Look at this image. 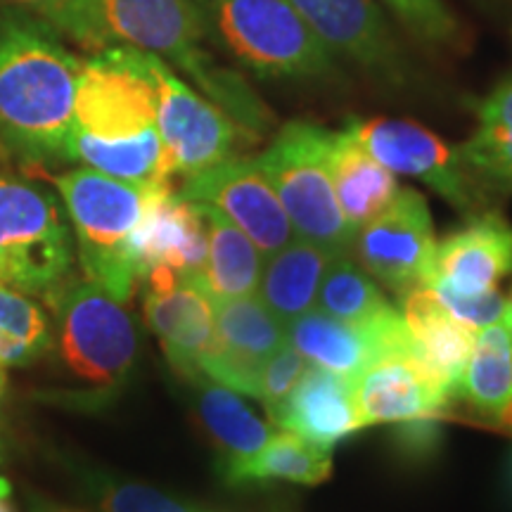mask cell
Returning <instances> with one entry per match:
<instances>
[{"label":"cell","instance_id":"1","mask_svg":"<svg viewBox=\"0 0 512 512\" xmlns=\"http://www.w3.org/2000/svg\"><path fill=\"white\" fill-rule=\"evenodd\" d=\"M81 67L50 24L0 10V150L24 169L67 162Z\"/></svg>","mask_w":512,"mask_h":512},{"label":"cell","instance_id":"2","mask_svg":"<svg viewBox=\"0 0 512 512\" xmlns=\"http://www.w3.org/2000/svg\"><path fill=\"white\" fill-rule=\"evenodd\" d=\"M79 19L81 48L98 53L110 46H131L157 55L190 76L204 98L252 136L271 131L273 112L266 102L207 48V31L192 0H79Z\"/></svg>","mask_w":512,"mask_h":512},{"label":"cell","instance_id":"3","mask_svg":"<svg viewBox=\"0 0 512 512\" xmlns=\"http://www.w3.org/2000/svg\"><path fill=\"white\" fill-rule=\"evenodd\" d=\"M211 46L259 79L313 81L337 74L335 50L287 0H192Z\"/></svg>","mask_w":512,"mask_h":512},{"label":"cell","instance_id":"4","mask_svg":"<svg viewBox=\"0 0 512 512\" xmlns=\"http://www.w3.org/2000/svg\"><path fill=\"white\" fill-rule=\"evenodd\" d=\"M46 302L55 316L53 347L64 373L81 384L76 401L112 399L138 358L133 313L91 278H69Z\"/></svg>","mask_w":512,"mask_h":512},{"label":"cell","instance_id":"5","mask_svg":"<svg viewBox=\"0 0 512 512\" xmlns=\"http://www.w3.org/2000/svg\"><path fill=\"white\" fill-rule=\"evenodd\" d=\"M48 181L62 197L86 278L124 304L131 302L140 283L131 256V235L143 216L147 192L155 185L121 181L91 166L48 176Z\"/></svg>","mask_w":512,"mask_h":512},{"label":"cell","instance_id":"6","mask_svg":"<svg viewBox=\"0 0 512 512\" xmlns=\"http://www.w3.org/2000/svg\"><path fill=\"white\" fill-rule=\"evenodd\" d=\"M330 133L309 121H290L254 162L273 185L299 240L330 249L332 254H349L356 235L332 188Z\"/></svg>","mask_w":512,"mask_h":512},{"label":"cell","instance_id":"7","mask_svg":"<svg viewBox=\"0 0 512 512\" xmlns=\"http://www.w3.org/2000/svg\"><path fill=\"white\" fill-rule=\"evenodd\" d=\"M67 211L48 190L0 174V283L48 299L74 278Z\"/></svg>","mask_w":512,"mask_h":512},{"label":"cell","instance_id":"8","mask_svg":"<svg viewBox=\"0 0 512 512\" xmlns=\"http://www.w3.org/2000/svg\"><path fill=\"white\" fill-rule=\"evenodd\" d=\"M157 55L110 46L83 62L72 133L95 143H126L157 128Z\"/></svg>","mask_w":512,"mask_h":512},{"label":"cell","instance_id":"9","mask_svg":"<svg viewBox=\"0 0 512 512\" xmlns=\"http://www.w3.org/2000/svg\"><path fill=\"white\" fill-rule=\"evenodd\" d=\"M347 128L392 174L418 178L467 216L489 209V195L467 171L458 147L446 145L430 128L408 119H356Z\"/></svg>","mask_w":512,"mask_h":512},{"label":"cell","instance_id":"10","mask_svg":"<svg viewBox=\"0 0 512 512\" xmlns=\"http://www.w3.org/2000/svg\"><path fill=\"white\" fill-rule=\"evenodd\" d=\"M155 74L159 86L157 128L174 176L200 174L238 157L242 145L254 143L256 136L230 119L219 105L192 91L159 57Z\"/></svg>","mask_w":512,"mask_h":512},{"label":"cell","instance_id":"11","mask_svg":"<svg viewBox=\"0 0 512 512\" xmlns=\"http://www.w3.org/2000/svg\"><path fill=\"white\" fill-rule=\"evenodd\" d=\"M358 264L394 292L430 285L437 240L427 200L413 188H401L380 216L358 230Z\"/></svg>","mask_w":512,"mask_h":512},{"label":"cell","instance_id":"12","mask_svg":"<svg viewBox=\"0 0 512 512\" xmlns=\"http://www.w3.org/2000/svg\"><path fill=\"white\" fill-rule=\"evenodd\" d=\"M287 339L311 366L356 380L363 370L392 356H413V337L401 311L389 306L368 323H349L311 311L285 325Z\"/></svg>","mask_w":512,"mask_h":512},{"label":"cell","instance_id":"13","mask_svg":"<svg viewBox=\"0 0 512 512\" xmlns=\"http://www.w3.org/2000/svg\"><path fill=\"white\" fill-rule=\"evenodd\" d=\"M178 195L188 202L207 204L226 216L266 259L297 238L273 185L249 157L226 159L188 176Z\"/></svg>","mask_w":512,"mask_h":512},{"label":"cell","instance_id":"14","mask_svg":"<svg viewBox=\"0 0 512 512\" xmlns=\"http://www.w3.org/2000/svg\"><path fill=\"white\" fill-rule=\"evenodd\" d=\"M145 320L162 344L166 361L185 380L202 377V361L214 344V299L202 280L178 278L166 268L145 275Z\"/></svg>","mask_w":512,"mask_h":512},{"label":"cell","instance_id":"15","mask_svg":"<svg viewBox=\"0 0 512 512\" xmlns=\"http://www.w3.org/2000/svg\"><path fill=\"white\" fill-rule=\"evenodd\" d=\"M285 342V323L259 294L214 302V344L202 361V377L256 396L261 363Z\"/></svg>","mask_w":512,"mask_h":512},{"label":"cell","instance_id":"16","mask_svg":"<svg viewBox=\"0 0 512 512\" xmlns=\"http://www.w3.org/2000/svg\"><path fill=\"white\" fill-rule=\"evenodd\" d=\"M131 256L140 280L155 268H166L178 278L202 280L207 226L200 207L171 185L150 188L143 216L131 235Z\"/></svg>","mask_w":512,"mask_h":512},{"label":"cell","instance_id":"17","mask_svg":"<svg viewBox=\"0 0 512 512\" xmlns=\"http://www.w3.org/2000/svg\"><path fill=\"white\" fill-rule=\"evenodd\" d=\"M335 53L384 81L403 79V57L373 0H287Z\"/></svg>","mask_w":512,"mask_h":512},{"label":"cell","instance_id":"18","mask_svg":"<svg viewBox=\"0 0 512 512\" xmlns=\"http://www.w3.org/2000/svg\"><path fill=\"white\" fill-rule=\"evenodd\" d=\"M399 299L401 316L413 337V361L448 399H458L460 382L479 330L453 318L439 302L432 285L403 290Z\"/></svg>","mask_w":512,"mask_h":512},{"label":"cell","instance_id":"19","mask_svg":"<svg viewBox=\"0 0 512 512\" xmlns=\"http://www.w3.org/2000/svg\"><path fill=\"white\" fill-rule=\"evenodd\" d=\"M510 273V221L494 209H484L439 242L430 283H441L463 294H479L498 290V283Z\"/></svg>","mask_w":512,"mask_h":512},{"label":"cell","instance_id":"20","mask_svg":"<svg viewBox=\"0 0 512 512\" xmlns=\"http://www.w3.org/2000/svg\"><path fill=\"white\" fill-rule=\"evenodd\" d=\"M361 425L437 422L451 399L427 380L413 356L382 358L354 380Z\"/></svg>","mask_w":512,"mask_h":512},{"label":"cell","instance_id":"21","mask_svg":"<svg viewBox=\"0 0 512 512\" xmlns=\"http://www.w3.org/2000/svg\"><path fill=\"white\" fill-rule=\"evenodd\" d=\"M271 425L297 434L323 451H332L339 441L363 427L356 408L354 380L309 366L283 406L271 415Z\"/></svg>","mask_w":512,"mask_h":512},{"label":"cell","instance_id":"22","mask_svg":"<svg viewBox=\"0 0 512 512\" xmlns=\"http://www.w3.org/2000/svg\"><path fill=\"white\" fill-rule=\"evenodd\" d=\"M328 169L339 209L354 235L380 216L401 190L392 171L377 162L349 128L330 133Z\"/></svg>","mask_w":512,"mask_h":512},{"label":"cell","instance_id":"23","mask_svg":"<svg viewBox=\"0 0 512 512\" xmlns=\"http://www.w3.org/2000/svg\"><path fill=\"white\" fill-rule=\"evenodd\" d=\"M188 382L195 389L197 415L219 451L221 477H228L268 444L273 437V425L249 411L247 403L233 389L209 377H195Z\"/></svg>","mask_w":512,"mask_h":512},{"label":"cell","instance_id":"24","mask_svg":"<svg viewBox=\"0 0 512 512\" xmlns=\"http://www.w3.org/2000/svg\"><path fill=\"white\" fill-rule=\"evenodd\" d=\"M335 256L330 249L294 238L268 256L256 294L287 325L316 306L320 280Z\"/></svg>","mask_w":512,"mask_h":512},{"label":"cell","instance_id":"25","mask_svg":"<svg viewBox=\"0 0 512 512\" xmlns=\"http://www.w3.org/2000/svg\"><path fill=\"white\" fill-rule=\"evenodd\" d=\"M458 396L512 432V318L477 332Z\"/></svg>","mask_w":512,"mask_h":512},{"label":"cell","instance_id":"26","mask_svg":"<svg viewBox=\"0 0 512 512\" xmlns=\"http://www.w3.org/2000/svg\"><path fill=\"white\" fill-rule=\"evenodd\" d=\"M207 226V261L202 283L214 302L240 299L259 290L264 254L242 230L207 204H197Z\"/></svg>","mask_w":512,"mask_h":512},{"label":"cell","instance_id":"27","mask_svg":"<svg viewBox=\"0 0 512 512\" xmlns=\"http://www.w3.org/2000/svg\"><path fill=\"white\" fill-rule=\"evenodd\" d=\"M332 475V451L309 444L292 432H278L245 465L230 472L226 484L252 486L266 482H290L316 486Z\"/></svg>","mask_w":512,"mask_h":512},{"label":"cell","instance_id":"28","mask_svg":"<svg viewBox=\"0 0 512 512\" xmlns=\"http://www.w3.org/2000/svg\"><path fill=\"white\" fill-rule=\"evenodd\" d=\"M53 349L46 311L29 294L0 283V366H31Z\"/></svg>","mask_w":512,"mask_h":512},{"label":"cell","instance_id":"29","mask_svg":"<svg viewBox=\"0 0 512 512\" xmlns=\"http://www.w3.org/2000/svg\"><path fill=\"white\" fill-rule=\"evenodd\" d=\"M389 306L392 304L377 290L368 273L349 259V254H337L330 261L320 280L316 309L349 323H368Z\"/></svg>","mask_w":512,"mask_h":512},{"label":"cell","instance_id":"30","mask_svg":"<svg viewBox=\"0 0 512 512\" xmlns=\"http://www.w3.org/2000/svg\"><path fill=\"white\" fill-rule=\"evenodd\" d=\"M91 482L93 494L105 512H211L143 482L105 475L93 477Z\"/></svg>","mask_w":512,"mask_h":512},{"label":"cell","instance_id":"31","mask_svg":"<svg viewBox=\"0 0 512 512\" xmlns=\"http://www.w3.org/2000/svg\"><path fill=\"white\" fill-rule=\"evenodd\" d=\"M306 368H309L306 366V358L292 347L290 339L261 363L259 387H256L254 399L264 403L268 418L283 406V401L297 387V382L302 380Z\"/></svg>","mask_w":512,"mask_h":512},{"label":"cell","instance_id":"32","mask_svg":"<svg viewBox=\"0 0 512 512\" xmlns=\"http://www.w3.org/2000/svg\"><path fill=\"white\" fill-rule=\"evenodd\" d=\"M430 285L434 294L439 297V302L448 309V313H451L453 318H458L460 323L470 325V328L482 330L494 323H501V320L512 318L508 299H505L498 290L463 294L441 283H430Z\"/></svg>","mask_w":512,"mask_h":512},{"label":"cell","instance_id":"33","mask_svg":"<svg viewBox=\"0 0 512 512\" xmlns=\"http://www.w3.org/2000/svg\"><path fill=\"white\" fill-rule=\"evenodd\" d=\"M403 24L430 43H456L458 22L444 0H384Z\"/></svg>","mask_w":512,"mask_h":512},{"label":"cell","instance_id":"34","mask_svg":"<svg viewBox=\"0 0 512 512\" xmlns=\"http://www.w3.org/2000/svg\"><path fill=\"white\" fill-rule=\"evenodd\" d=\"M3 8L27 12L81 46L79 0H3Z\"/></svg>","mask_w":512,"mask_h":512},{"label":"cell","instance_id":"35","mask_svg":"<svg viewBox=\"0 0 512 512\" xmlns=\"http://www.w3.org/2000/svg\"><path fill=\"white\" fill-rule=\"evenodd\" d=\"M479 128L486 136L512 140V76L491 91L477 110Z\"/></svg>","mask_w":512,"mask_h":512},{"label":"cell","instance_id":"36","mask_svg":"<svg viewBox=\"0 0 512 512\" xmlns=\"http://www.w3.org/2000/svg\"><path fill=\"white\" fill-rule=\"evenodd\" d=\"M0 512H15L12 510V501H10V491H8V484L0 479Z\"/></svg>","mask_w":512,"mask_h":512},{"label":"cell","instance_id":"37","mask_svg":"<svg viewBox=\"0 0 512 512\" xmlns=\"http://www.w3.org/2000/svg\"><path fill=\"white\" fill-rule=\"evenodd\" d=\"M5 394H8V375H5V368L0 366V406H3Z\"/></svg>","mask_w":512,"mask_h":512},{"label":"cell","instance_id":"38","mask_svg":"<svg viewBox=\"0 0 512 512\" xmlns=\"http://www.w3.org/2000/svg\"><path fill=\"white\" fill-rule=\"evenodd\" d=\"M0 463H3V448H0Z\"/></svg>","mask_w":512,"mask_h":512},{"label":"cell","instance_id":"39","mask_svg":"<svg viewBox=\"0 0 512 512\" xmlns=\"http://www.w3.org/2000/svg\"><path fill=\"white\" fill-rule=\"evenodd\" d=\"M508 304H510V311H512V294H510V299H508Z\"/></svg>","mask_w":512,"mask_h":512}]
</instances>
